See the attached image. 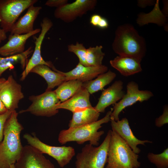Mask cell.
<instances>
[{
	"label": "cell",
	"instance_id": "cell-1",
	"mask_svg": "<svg viewBox=\"0 0 168 168\" xmlns=\"http://www.w3.org/2000/svg\"><path fill=\"white\" fill-rule=\"evenodd\" d=\"M18 114L13 110L5 124L0 144V168H10L21 155L23 146L20 134L24 128L18 121Z\"/></svg>",
	"mask_w": 168,
	"mask_h": 168
},
{
	"label": "cell",
	"instance_id": "cell-2",
	"mask_svg": "<svg viewBox=\"0 0 168 168\" xmlns=\"http://www.w3.org/2000/svg\"><path fill=\"white\" fill-rule=\"evenodd\" d=\"M112 48L119 56L131 57L140 62L146 52L144 39L132 25L129 24L118 27Z\"/></svg>",
	"mask_w": 168,
	"mask_h": 168
},
{
	"label": "cell",
	"instance_id": "cell-3",
	"mask_svg": "<svg viewBox=\"0 0 168 168\" xmlns=\"http://www.w3.org/2000/svg\"><path fill=\"white\" fill-rule=\"evenodd\" d=\"M113 110V108H111L104 117L95 122L62 130L58 136L59 142L63 145L68 142H76L79 144H82L89 141L92 145L98 146L101 136L105 133L103 130H98L102 127V124L110 121Z\"/></svg>",
	"mask_w": 168,
	"mask_h": 168
},
{
	"label": "cell",
	"instance_id": "cell-4",
	"mask_svg": "<svg viewBox=\"0 0 168 168\" xmlns=\"http://www.w3.org/2000/svg\"><path fill=\"white\" fill-rule=\"evenodd\" d=\"M139 156L115 132L111 130L107 168H139Z\"/></svg>",
	"mask_w": 168,
	"mask_h": 168
},
{
	"label": "cell",
	"instance_id": "cell-5",
	"mask_svg": "<svg viewBox=\"0 0 168 168\" xmlns=\"http://www.w3.org/2000/svg\"><path fill=\"white\" fill-rule=\"evenodd\" d=\"M111 134V130H110L98 147H94L90 143L86 145L76 156V168H105L107 162Z\"/></svg>",
	"mask_w": 168,
	"mask_h": 168
},
{
	"label": "cell",
	"instance_id": "cell-6",
	"mask_svg": "<svg viewBox=\"0 0 168 168\" xmlns=\"http://www.w3.org/2000/svg\"><path fill=\"white\" fill-rule=\"evenodd\" d=\"M37 0H0V25L6 33L10 32L21 13Z\"/></svg>",
	"mask_w": 168,
	"mask_h": 168
},
{
	"label": "cell",
	"instance_id": "cell-7",
	"mask_svg": "<svg viewBox=\"0 0 168 168\" xmlns=\"http://www.w3.org/2000/svg\"><path fill=\"white\" fill-rule=\"evenodd\" d=\"M29 145L51 156L57 162L59 166L63 167L68 164L75 156L74 149L71 146L57 147L45 144L40 141L33 133L32 135L26 133L23 136Z\"/></svg>",
	"mask_w": 168,
	"mask_h": 168
},
{
	"label": "cell",
	"instance_id": "cell-8",
	"mask_svg": "<svg viewBox=\"0 0 168 168\" xmlns=\"http://www.w3.org/2000/svg\"><path fill=\"white\" fill-rule=\"evenodd\" d=\"M29 99L31 104L26 109L20 111L18 114L29 112L37 116L50 117L58 112L55 107L61 102L54 91H46L39 95L30 96Z\"/></svg>",
	"mask_w": 168,
	"mask_h": 168
},
{
	"label": "cell",
	"instance_id": "cell-9",
	"mask_svg": "<svg viewBox=\"0 0 168 168\" xmlns=\"http://www.w3.org/2000/svg\"><path fill=\"white\" fill-rule=\"evenodd\" d=\"M126 89V93L119 102L114 104L113 108L110 119L115 121L119 120V114L126 107L137 102H142L147 100L153 96L151 91L139 90L138 84L134 81L128 82L127 85Z\"/></svg>",
	"mask_w": 168,
	"mask_h": 168
},
{
	"label": "cell",
	"instance_id": "cell-10",
	"mask_svg": "<svg viewBox=\"0 0 168 168\" xmlns=\"http://www.w3.org/2000/svg\"><path fill=\"white\" fill-rule=\"evenodd\" d=\"M96 0H76L56 8L54 12V17L64 22H72L81 17L88 12L94 9L97 4Z\"/></svg>",
	"mask_w": 168,
	"mask_h": 168
},
{
	"label": "cell",
	"instance_id": "cell-11",
	"mask_svg": "<svg viewBox=\"0 0 168 168\" xmlns=\"http://www.w3.org/2000/svg\"><path fill=\"white\" fill-rule=\"evenodd\" d=\"M53 26V23L49 18L47 17L43 18L40 24L41 28L40 33L38 37H35V48L34 52L21 74V81L25 80L31 70L38 65H46L53 70L55 68L51 62L46 61L43 59L41 55V45L45 35Z\"/></svg>",
	"mask_w": 168,
	"mask_h": 168
},
{
	"label": "cell",
	"instance_id": "cell-12",
	"mask_svg": "<svg viewBox=\"0 0 168 168\" xmlns=\"http://www.w3.org/2000/svg\"><path fill=\"white\" fill-rule=\"evenodd\" d=\"M39 150L30 146H23L15 168H55L54 165Z\"/></svg>",
	"mask_w": 168,
	"mask_h": 168
},
{
	"label": "cell",
	"instance_id": "cell-13",
	"mask_svg": "<svg viewBox=\"0 0 168 168\" xmlns=\"http://www.w3.org/2000/svg\"><path fill=\"white\" fill-rule=\"evenodd\" d=\"M24 97L21 86L12 75L8 76L0 89V99L7 110H15L19 101Z\"/></svg>",
	"mask_w": 168,
	"mask_h": 168
},
{
	"label": "cell",
	"instance_id": "cell-14",
	"mask_svg": "<svg viewBox=\"0 0 168 168\" xmlns=\"http://www.w3.org/2000/svg\"><path fill=\"white\" fill-rule=\"evenodd\" d=\"M110 121L112 130L124 140L136 153L138 154L141 152L140 149L138 147V145H145L146 143L152 142L151 141L140 140L137 138L133 133L126 118L117 121L110 119Z\"/></svg>",
	"mask_w": 168,
	"mask_h": 168
},
{
	"label": "cell",
	"instance_id": "cell-15",
	"mask_svg": "<svg viewBox=\"0 0 168 168\" xmlns=\"http://www.w3.org/2000/svg\"><path fill=\"white\" fill-rule=\"evenodd\" d=\"M123 82L121 80L116 81L111 86L104 89L94 107L99 113H103L110 105L114 104L120 100L125 94L123 90Z\"/></svg>",
	"mask_w": 168,
	"mask_h": 168
},
{
	"label": "cell",
	"instance_id": "cell-16",
	"mask_svg": "<svg viewBox=\"0 0 168 168\" xmlns=\"http://www.w3.org/2000/svg\"><path fill=\"white\" fill-rule=\"evenodd\" d=\"M106 66H85L79 63L76 67L66 72L61 71L65 77V81L71 80H79L83 83L92 80L99 75L108 71Z\"/></svg>",
	"mask_w": 168,
	"mask_h": 168
},
{
	"label": "cell",
	"instance_id": "cell-17",
	"mask_svg": "<svg viewBox=\"0 0 168 168\" xmlns=\"http://www.w3.org/2000/svg\"><path fill=\"white\" fill-rule=\"evenodd\" d=\"M40 31L41 29L37 28L26 34H10L8 41L0 47V55L6 57L23 52L25 51V44L27 40Z\"/></svg>",
	"mask_w": 168,
	"mask_h": 168
},
{
	"label": "cell",
	"instance_id": "cell-18",
	"mask_svg": "<svg viewBox=\"0 0 168 168\" xmlns=\"http://www.w3.org/2000/svg\"><path fill=\"white\" fill-rule=\"evenodd\" d=\"M90 95L88 91L82 86L70 98L56 105L55 108L67 110L72 113L83 110L92 106Z\"/></svg>",
	"mask_w": 168,
	"mask_h": 168
},
{
	"label": "cell",
	"instance_id": "cell-19",
	"mask_svg": "<svg viewBox=\"0 0 168 168\" xmlns=\"http://www.w3.org/2000/svg\"><path fill=\"white\" fill-rule=\"evenodd\" d=\"M42 7L32 5L28 9L27 12L14 24L10 31V35H22L33 31L35 20L39 14Z\"/></svg>",
	"mask_w": 168,
	"mask_h": 168
},
{
	"label": "cell",
	"instance_id": "cell-20",
	"mask_svg": "<svg viewBox=\"0 0 168 168\" xmlns=\"http://www.w3.org/2000/svg\"><path fill=\"white\" fill-rule=\"evenodd\" d=\"M110 62L112 67L124 76H131L142 71L140 62L131 57L119 56Z\"/></svg>",
	"mask_w": 168,
	"mask_h": 168
},
{
	"label": "cell",
	"instance_id": "cell-21",
	"mask_svg": "<svg viewBox=\"0 0 168 168\" xmlns=\"http://www.w3.org/2000/svg\"><path fill=\"white\" fill-rule=\"evenodd\" d=\"M30 72L36 73L43 77L46 81L48 86L46 91H49L59 86L65 81L64 75L61 71L56 68L52 70L45 65H39L34 67Z\"/></svg>",
	"mask_w": 168,
	"mask_h": 168
},
{
	"label": "cell",
	"instance_id": "cell-22",
	"mask_svg": "<svg viewBox=\"0 0 168 168\" xmlns=\"http://www.w3.org/2000/svg\"><path fill=\"white\" fill-rule=\"evenodd\" d=\"M72 113V118L68 124L69 128L77 127L95 122L98 120L100 115V113L92 106Z\"/></svg>",
	"mask_w": 168,
	"mask_h": 168
},
{
	"label": "cell",
	"instance_id": "cell-23",
	"mask_svg": "<svg viewBox=\"0 0 168 168\" xmlns=\"http://www.w3.org/2000/svg\"><path fill=\"white\" fill-rule=\"evenodd\" d=\"M33 52V49L30 46L21 53L4 57H0V76L7 69L13 68L14 65L17 63H20L24 70L28 62V58Z\"/></svg>",
	"mask_w": 168,
	"mask_h": 168
},
{
	"label": "cell",
	"instance_id": "cell-24",
	"mask_svg": "<svg viewBox=\"0 0 168 168\" xmlns=\"http://www.w3.org/2000/svg\"><path fill=\"white\" fill-rule=\"evenodd\" d=\"M116 73L109 70L97 76L94 80L83 83L82 86L86 88L90 94L102 90L106 85L110 83L116 77Z\"/></svg>",
	"mask_w": 168,
	"mask_h": 168
},
{
	"label": "cell",
	"instance_id": "cell-25",
	"mask_svg": "<svg viewBox=\"0 0 168 168\" xmlns=\"http://www.w3.org/2000/svg\"><path fill=\"white\" fill-rule=\"evenodd\" d=\"M83 82L77 80L65 81L54 91L60 102H64L72 97L82 86Z\"/></svg>",
	"mask_w": 168,
	"mask_h": 168
},
{
	"label": "cell",
	"instance_id": "cell-26",
	"mask_svg": "<svg viewBox=\"0 0 168 168\" xmlns=\"http://www.w3.org/2000/svg\"><path fill=\"white\" fill-rule=\"evenodd\" d=\"M103 47L97 45L87 49L86 60L88 66H96L102 65L105 54L102 51Z\"/></svg>",
	"mask_w": 168,
	"mask_h": 168
},
{
	"label": "cell",
	"instance_id": "cell-27",
	"mask_svg": "<svg viewBox=\"0 0 168 168\" xmlns=\"http://www.w3.org/2000/svg\"><path fill=\"white\" fill-rule=\"evenodd\" d=\"M147 158L150 162L157 168H168V148L165 149L161 153L155 154L149 153Z\"/></svg>",
	"mask_w": 168,
	"mask_h": 168
},
{
	"label": "cell",
	"instance_id": "cell-28",
	"mask_svg": "<svg viewBox=\"0 0 168 168\" xmlns=\"http://www.w3.org/2000/svg\"><path fill=\"white\" fill-rule=\"evenodd\" d=\"M68 48L69 52L74 53L77 56L80 63L84 66H88L86 60L87 49L83 44L77 42L75 44H71L68 45Z\"/></svg>",
	"mask_w": 168,
	"mask_h": 168
},
{
	"label": "cell",
	"instance_id": "cell-29",
	"mask_svg": "<svg viewBox=\"0 0 168 168\" xmlns=\"http://www.w3.org/2000/svg\"><path fill=\"white\" fill-rule=\"evenodd\" d=\"M168 123V106L165 105L163 108L162 114L159 117L156 119L155 124L156 127L160 128Z\"/></svg>",
	"mask_w": 168,
	"mask_h": 168
},
{
	"label": "cell",
	"instance_id": "cell-30",
	"mask_svg": "<svg viewBox=\"0 0 168 168\" xmlns=\"http://www.w3.org/2000/svg\"><path fill=\"white\" fill-rule=\"evenodd\" d=\"M12 111L7 110L5 113L0 114V144L3 138V131L5 124Z\"/></svg>",
	"mask_w": 168,
	"mask_h": 168
},
{
	"label": "cell",
	"instance_id": "cell-31",
	"mask_svg": "<svg viewBox=\"0 0 168 168\" xmlns=\"http://www.w3.org/2000/svg\"><path fill=\"white\" fill-rule=\"evenodd\" d=\"M67 0H48L45 5L50 7H59L68 3Z\"/></svg>",
	"mask_w": 168,
	"mask_h": 168
},
{
	"label": "cell",
	"instance_id": "cell-32",
	"mask_svg": "<svg viewBox=\"0 0 168 168\" xmlns=\"http://www.w3.org/2000/svg\"><path fill=\"white\" fill-rule=\"evenodd\" d=\"M102 17L99 14H93L90 18V23L93 26L97 27Z\"/></svg>",
	"mask_w": 168,
	"mask_h": 168
},
{
	"label": "cell",
	"instance_id": "cell-33",
	"mask_svg": "<svg viewBox=\"0 0 168 168\" xmlns=\"http://www.w3.org/2000/svg\"><path fill=\"white\" fill-rule=\"evenodd\" d=\"M154 1L152 0H139L138 5L141 7H145L147 6L153 5L155 3Z\"/></svg>",
	"mask_w": 168,
	"mask_h": 168
},
{
	"label": "cell",
	"instance_id": "cell-34",
	"mask_svg": "<svg viewBox=\"0 0 168 168\" xmlns=\"http://www.w3.org/2000/svg\"><path fill=\"white\" fill-rule=\"evenodd\" d=\"M108 26V21L106 18L102 17L97 27L101 29H105L107 28Z\"/></svg>",
	"mask_w": 168,
	"mask_h": 168
},
{
	"label": "cell",
	"instance_id": "cell-35",
	"mask_svg": "<svg viewBox=\"0 0 168 168\" xmlns=\"http://www.w3.org/2000/svg\"><path fill=\"white\" fill-rule=\"evenodd\" d=\"M6 33L1 28H0V44L7 38Z\"/></svg>",
	"mask_w": 168,
	"mask_h": 168
},
{
	"label": "cell",
	"instance_id": "cell-36",
	"mask_svg": "<svg viewBox=\"0 0 168 168\" xmlns=\"http://www.w3.org/2000/svg\"><path fill=\"white\" fill-rule=\"evenodd\" d=\"M7 110L0 99V114L6 113Z\"/></svg>",
	"mask_w": 168,
	"mask_h": 168
},
{
	"label": "cell",
	"instance_id": "cell-37",
	"mask_svg": "<svg viewBox=\"0 0 168 168\" xmlns=\"http://www.w3.org/2000/svg\"><path fill=\"white\" fill-rule=\"evenodd\" d=\"M6 79L3 77H2L0 78V89L3 84V83L6 81Z\"/></svg>",
	"mask_w": 168,
	"mask_h": 168
},
{
	"label": "cell",
	"instance_id": "cell-38",
	"mask_svg": "<svg viewBox=\"0 0 168 168\" xmlns=\"http://www.w3.org/2000/svg\"><path fill=\"white\" fill-rule=\"evenodd\" d=\"M10 168H15L14 164H13L11 166Z\"/></svg>",
	"mask_w": 168,
	"mask_h": 168
},
{
	"label": "cell",
	"instance_id": "cell-39",
	"mask_svg": "<svg viewBox=\"0 0 168 168\" xmlns=\"http://www.w3.org/2000/svg\"><path fill=\"white\" fill-rule=\"evenodd\" d=\"M105 168H107V167H106Z\"/></svg>",
	"mask_w": 168,
	"mask_h": 168
}]
</instances>
